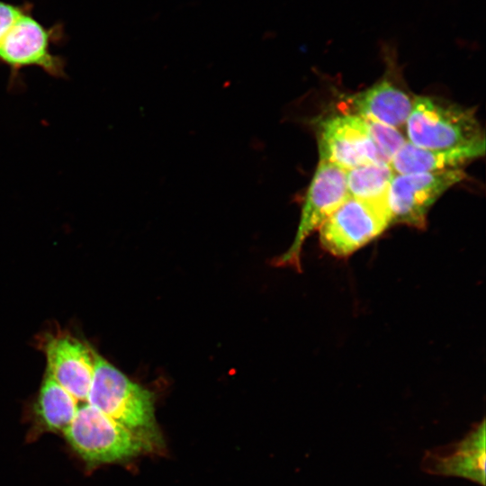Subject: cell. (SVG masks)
Here are the masks:
<instances>
[{
    "mask_svg": "<svg viewBox=\"0 0 486 486\" xmlns=\"http://www.w3.org/2000/svg\"><path fill=\"white\" fill-rule=\"evenodd\" d=\"M23 7L24 4H14L0 0V40L22 11Z\"/></svg>",
    "mask_w": 486,
    "mask_h": 486,
    "instance_id": "cell-16",
    "label": "cell"
},
{
    "mask_svg": "<svg viewBox=\"0 0 486 486\" xmlns=\"http://www.w3.org/2000/svg\"><path fill=\"white\" fill-rule=\"evenodd\" d=\"M391 224L389 201H363L348 198L320 226L323 249L338 257H346L380 236Z\"/></svg>",
    "mask_w": 486,
    "mask_h": 486,
    "instance_id": "cell-5",
    "label": "cell"
},
{
    "mask_svg": "<svg viewBox=\"0 0 486 486\" xmlns=\"http://www.w3.org/2000/svg\"><path fill=\"white\" fill-rule=\"evenodd\" d=\"M414 100L394 85L383 79L371 87L345 97L346 112L368 117L395 129L406 125Z\"/></svg>",
    "mask_w": 486,
    "mask_h": 486,
    "instance_id": "cell-10",
    "label": "cell"
},
{
    "mask_svg": "<svg viewBox=\"0 0 486 486\" xmlns=\"http://www.w3.org/2000/svg\"><path fill=\"white\" fill-rule=\"evenodd\" d=\"M86 402L151 446L157 444L153 393L97 354Z\"/></svg>",
    "mask_w": 486,
    "mask_h": 486,
    "instance_id": "cell-1",
    "label": "cell"
},
{
    "mask_svg": "<svg viewBox=\"0 0 486 486\" xmlns=\"http://www.w3.org/2000/svg\"><path fill=\"white\" fill-rule=\"evenodd\" d=\"M74 450L91 464L111 463L130 458L152 446L86 402L63 431Z\"/></svg>",
    "mask_w": 486,
    "mask_h": 486,
    "instance_id": "cell-4",
    "label": "cell"
},
{
    "mask_svg": "<svg viewBox=\"0 0 486 486\" xmlns=\"http://www.w3.org/2000/svg\"><path fill=\"white\" fill-rule=\"evenodd\" d=\"M394 172L390 164L368 163L346 170L348 195L363 201L388 199Z\"/></svg>",
    "mask_w": 486,
    "mask_h": 486,
    "instance_id": "cell-14",
    "label": "cell"
},
{
    "mask_svg": "<svg viewBox=\"0 0 486 486\" xmlns=\"http://www.w3.org/2000/svg\"><path fill=\"white\" fill-rule=\"evenodd\" d=\"M430 471L485 485V421L482 420L452 451L429 457Z\"/></svg>",
    "mask_w": 486,
    "mask_h": 486,
    "instance_id": "cell-12",
    "label": "cell"
},
{
    "mask_svg": "<svg viewBox=\"0 0 486 486\" xmlns=\"http://www.w3.org/2000/svg\"><path fill=\"white\" fill-rule=\"evenodd\" d=\"M61 40L58 27L47 28L32 14L31 4L22 11L0 40V64L10 70L8 89L23 86L21 70L36 67L55 78H67L66 60L53 54L50 46Z\"/></svg>",
    "mask_w": 486,
    "mask_h": 486,
    "instance_id": "cell-2",
    "label": "cell"
},
{
    "mask_svg": "<svg viewBox=\"0 0 486 486\" xmlns=\"http://www.w3.org/2000/svg\"><path fill=\"white\" fill-rule=\"evenodd\" d=\"M348 196L346 169L320 160L306 192L293 241L290 248L276 259V265L300 269L301 255L305 240Z\"/></svg>",
    "mask_w": 486,
    "mask_h": 486,
    "instance_id": "cell-6",
    "label": "cell"
},
{
    "mask_svg": "<svg viewBox=\"0 0 486 486\" xmlns=\"http://www.w3.org/2000/svg\"><path fill=\"white\" fill-rule=\"evenodd\" d=\"M461 169L414 174H394L388 201L392 223L422 229L435 202L450 187L465 178Z\"/></svg>",
    "mask_w": 486,
    "mask_h": 486,
    "instance_id": "cell-8",
    "label": "cell"
},
{
    "mask_svg": "<svg viewBox=\"0 0 486 486\" xmlns=\"http://www.w3.org/2000/svg\"><path fill=\"white\" fill-rule=\"evenodd\" d=\"M365 122L369 134L386 159L391 162L392 157L406 142L399 130L374 119L361 116Z\"/></svg>",
    "mask_w": 486,
    "mask_h": 486,
    "instance_id": "cell-15",
    "label": "cell"
},
{
    "mask_svg": "<svg viewBox=\"0 0 486 486\" xmlns=\"http://www.w3.org/2000/svg\"><path fill=\"white\" fill-rule=\"evenodd\" d=\"M78 407V401L46 374L35 405L40 421L49 429L64 431L75 418Z\"/></svg>",
    "mask_w": 486,
    "mask_h": 486,
    "instance_id": "cell-13",
    "label": "cell"
},
{
    "mask_svg": "<svg viewBox=\"0 0 486 486\" xmlns=\"http://www.w3.org/2000/svg\"><path fill=\"white\" fill-rule=\"evenodd\" d=\"M405 127L409 142L423 148L449 149L485 142L471 109L429 96L414 99Z\"/></svg>",
    "mask_w": 486,
    "mask_h": 486,
    "instance_id": "cell-3",
    "label": "cell"
},
{
    "mask_svg": "<svg viewBox=\"0 0 486 486\" xmlns=\"http://www.w3.org/2000/svg\"><path fill=\"white\" fill-rule=\"evenodd\" d=\"M485 153V142L449 148L430 149L406 141L392 157L390 166L395 174L429 173L457 169Z\"/></svg>",
    "mask_w": 486,
    "mask_h": 486,
    "instance_id": "cell-11",
    "label": "cell"
},
{
    "mask_svg": "<svg viewBox=\"0 0 486 486\" xmlns=\"http://www.w3.org/2000/svg\"><path fill=\"white\" fill-rule=\"evenodd\" d=\"M317 136L320 160L346 170L368 163L390 164L357 114L341 112L320 120Z\"/></svg>",
    "mask_w": 486,
    "mask_h": 486,
    "instance_id": "cell-7",
    "label": "cell"
},
{
    "mask_svg": "<svg viewBox=\"0 0 486 486\" xmlns=\"http://www.w3.org/2000/svg\"><path fill=\"white\" fill-rule=\"evenodd\" d=\"M47 374L77 401H86L91 387L96 353L69 334L50 336L45 342Z\"/></svg>",
    "mask_w": 486,
    "mask_h": 486,
    "instance_id": "cell-9",
    "label": "cell"
}]
</instances>
